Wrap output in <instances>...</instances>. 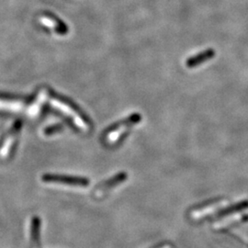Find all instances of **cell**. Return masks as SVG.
Instances as JSON below:
<instances>
[{
  "mask_svg": "<svg viewBox=\"0 0 248 248\" xmlns=\"http://www.w3.org/2000/svg\"><path fill=\"white\" fill-rule=\"evenodd\" d=\"M214 56H215V51L213 49H208L206 51H203L202 53H198L192 57H189L186 62V66L188 68H194L206 61H209Z\"/></svg>",
  "mask_w": 248,
  "mask_h": 248,
  "instance_id": "277c9868",
  "label": "cell"
},
{
  "mask_svg": "<svg viewBox=\"0 0 248 248\" xmlns=\"http://www.w3.org/2000/svg\"><path fill=\"white\" fill-rule=\"evenodd\" d=\"M47 96V93L45 90H43L40 92L38 98H36L35 100L32 102L31 106L28 108V115L31 118H34L36 116L38 115L42 109L43 107V103L45 102V98Z\"/></svg>",
  "mask_w": 248,
  "mask_h": 248,
  "instance_id": "ba28073f",
  "label": "cell"
},
{
  "mask_svg": "<svg viewBox=\"0 0 248 248\" xmlns=\"http://www.w3.org/2000/svg\"><path fill=\"white\" fill-rule=\"evenodd\" d=\"M21 128V122L17 121L5 135L3 141L0 143V159H6L9 157L11 151L13 149V146L18 139Z\"/></svg>",
  "mask_w": 248,
  "mask_h": 248,
  "instance_id": "7a4b0ae2",
  "label": "cell"
},
{
  "mask_svg": "<svg viewBox=\"0 0 248 248\" xmlns=\"http://www.w3.org/2000/svg\"><path fill=\"white\" fill-rule=\"evenodd\" d=\"M24 107L23 102L14 100V99H3L0 98V111H9V112H18Z\"/></svg>",
  "mask_w": 248,
  "mask_h": 248,
  "instance_id": "52a82bcc",
  "label": "cell"
},
{
  "mask_svg": "<svg viewBox=\"0 0 248 248\" xmlns=\"http://www.w3.org/2000/svg\"><path fill=\"white\" fill-rule=\"evenodd\" d=\"M42 180L47 184L69 186H88L89 180L83 177H65L58 175H44Z\"/></svg>",
  "mask_w": 248,
  "mask_h": 248,
  "instance_id": "3957f363",
  "label": "cell"
},
{
  "mask_svg": "<svg viewBox=\"0 0 248 248\" xmlns=\"http://www.w3.org/2000/svg\"><path fill=\"white\" fill-rule=\"evenodd\" d=\"M62 125H61V124H56V125H53V126L48 127L47 129H45V134H46V135H50V134H53V133L60 132V131H62Z\"/></svg>",
  "mask_w": 248,
  "mask_h": 248,
  "instance_id": "9c48e42d",
  "label": "cell"
},
{
  "mask_svg": "<svg viewBox=\"0 0 248 248\" xmlns=\"http://www.w3.org/2000/svg\"><path fill=\"white\" fill-rule=\"evenodd\" d=\"M41 222L38 217L32 218L30 228V248H41L40 244Z\"/></svg>",
  "mask_w": 248,
  "mask_h": 248,
  "instance_id": "5b68a950",
  "label": "cell"
},
{
  "mask_svg": "<svg viewBox=\"0 0 248 248\" xmlns=\"http://www.w3.org/2000/svg\"><path fill=\"white\" fill-rule=\"evenodd\" d=\"M51 105L56 109L60 110L64 115L67 116L78 129L85 132L89 131L90 128L89 121L69 103L62 101L59 98H53L51 99Z\"/></svg>",
  "mask_w": 248,
  "mask_h": 248,
  "instance_id": "6da1fadb",
  "label": "cell"
},
{
  "mask_svg": "<svg viewBox=\"0 0 248 248\" xmlns=\"http://www.w3.org/2000/svg\"><path fill=\"white\" fill-rule=\"evenodd\" d=\"M124 179H126V175L122 174V175L116 176L115 177L108 180L105 183H103L102 185L98 186V188L95 190V195L97 197H102L106 192H108V190H109L113 186H117L118 183L124 181Z\"/></svg>",
  "mask_w": 248,
  "mask_h": 248,
  "instance_id": "8992f818",
  "label": "cell"
}]
</instances>
